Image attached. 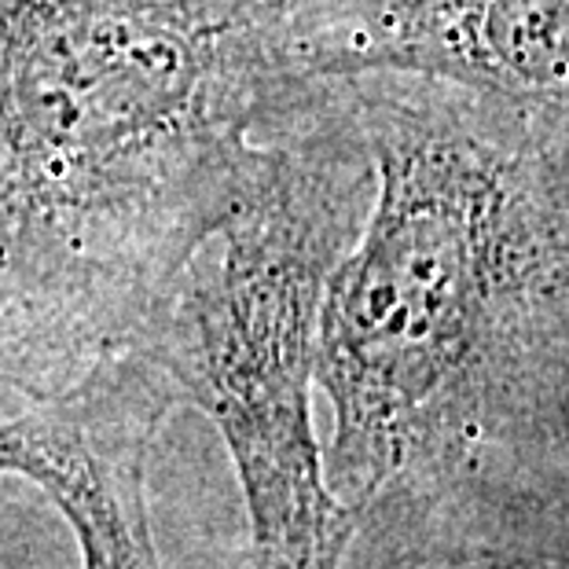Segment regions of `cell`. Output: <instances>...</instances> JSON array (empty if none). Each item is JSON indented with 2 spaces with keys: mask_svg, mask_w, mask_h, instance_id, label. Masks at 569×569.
Masks as SVG:
<instances>
[{
  "mask_svg": "<svg viewBox=\"0 0 569 569\" xmlns=\"http://www.w3.org/2000/svg\"><path fill=\"white\" fill-rule=\"evenodd\" d=\"M375 199L327 283L317 386L331 492L555 540L569 386V122L416 74L342 78Z\"/></svg>",
  "mask_w": 569,
  "mask_h": 569,
  "instance_id": "cell-1",
  "label": "cell"
},
{
  "mask_svg": "<svg viewBox=\"0 0 569 569\" xmlns=\"http://www.w3.org/2000/svg\"><path fill=\"white\" fill-rule=\"evenodd\" d=\"M280 0H0V386L137 342L295 84Z\"/></svg>",
  "mask_w": 569,
  "mask_h": 569,
  "instance_id": "cell-2",
  "label": "cell"
},
{
  "mask_svg": "<svg viewBox=\"0 0 569 569\" xmlns=\"http://www.w3.org/2000/svg\"><path fill=\"white\" fill-rule=\"evenodd\" d=\"M371 199L375 159L346 81H295L258 129L236 210L132 342L221 430L258 569H342L360 529L327 486L312 382L327 283Z\"/></svg>",
  "mask_w": 569,
  "mask_h": 569,
  "instance_id": "cell-3",
  "label": "cell"
},
{
  "mask_svg": "<svg viewBox=\"0 0 569 569\" xmlns=\"http://www.w3.org/2000/svg\"><path fill=\"white\" fill-rule=\"evenodd\" d=\"M287 78L416 74L569 122V0H280Z\"/></svg>",
  "mask_w": 569,
  "mask_h": 569,
  "instance_id": "cell-4",
  "label": "cell"
},
{
  "mask_svg": "<svg viewBox=\"0 0 569 569\" xmlns=\"http://www.w3.org/2000/svg\"><path fill=\"white\" fill-rule=\"evenodd\" d=\"M169 375L137 346L114 349L22 416L0 419V475L38 486L74 529L81 569H162L148 467Z\"/></svg>",
  "mask_w": 569,
  "mask_h": 569,
  "instance_id": "cell-5",
  "label": "cell"
},
{
  "mask_svg": "<svg viewBox=\"0 0 569 569\" xmlns=\"http://www.w3.org/2000/svg\"><path fill=\"white\" fill-rule=\"evenodd\" d=\"M551 496H555V515H559L562 551L569 555V386L551 438Z\"/></svg>",
  "mask_w": 569,
  "mask_h": 569,
  "instance_id": "cell-6",
  "label": "cell"
}]
</instances>
